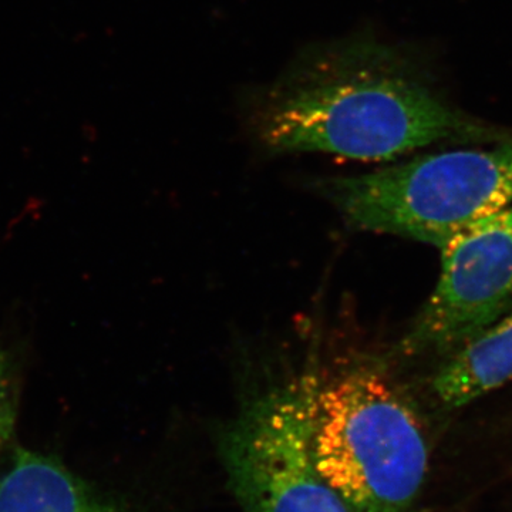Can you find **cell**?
<instances>
[{"mask_svg": "<svg viewBox=\"0 0 512 512\" xmlns=\"http://www.w3.org/2000/svg\"><path fill=\"white\" fill-rule=\"evenodd\" d=\"M261 130L272 150L360 161L491 138L419 84L362 63L323 67L289 83L266 104Z\"/></svg>", "mask_w": 512, "mask_h": 512, "instance_id": "1", "label": "cell"}, {"mask_svg": "<svg viewBox=\"0 0 512 512\" xmlns=\"http://www.w3.org/2000/svg\"><path fill=\"white\" fill-rule=\"evenodd\" d=\"M306 379L313 461L349 512H417L429 447L399 390L376 366Z\"/></svg>", "mask_w": 512, "mask_h": 512, "instance_id": "2", "label": "cell"}, {"mask_svg": "<svg viewBox=\"0 0 512 512\" xmlns=\"http://www.w3.org/2000/svg\"><path fill=\"white\" fill-rule=\"evenodd\" d=\"M325 192L353 227L443 249L471 225L511 207L512 140L333 178Z\"/></svg>", "mask_w": 512, "mask_h": 512, "instance_id": "3", "label": "cell"}, {"mask_svg": "<svg viewBox=\"0 0 512 512\" xmlns=\"http://www.w3.org/2000/svg\"><path fill=\"white\" fill-rule=\"evenodd\" d=\"M220 450L244 512H349L313 461L306 373L252 400Z\"/></svg>", "mask_w": 512, "mask_h": 512, "instance_id": "4", "label": "cell"}, {"mask_svg": "<svg viewBox=\"0 0 512 512\" xmlns=\"http://www.w3.org/2000/svg\"><path fill=\"white\" fill-rule=\"evenodd\" d=\"M440 252L439 281L400 342L403 355L457 352L512 308V205Z\"/></svg>", "mask_w": 512, "mask_h": 512, "instance_id": "5", "label": "cell"}, {"mask_svg": "<svg viewBox=\"0 0 512 512\" xmlns=\"http://www.w3.org/2000/svg\"><path fill=\"white\" fill-rule=\"evenodd\" d=\"M0 512H124L46 454L16 448L0 468Z\"/></svg>", "mask_w": 512, "mask_h": 512, "instance_id": "6", "label": "cell"}, {"mask_svg": "<svg viewBox=\"0 0 512 512\" xmlns=\"http://www.w3.org/2000/svg\"><path fill=\"white\" fill-rule=\"evenodd\" d=\"M512 380V309L478 338L448 356L433 380L447 407L466 406Z\"/></svg>", "mask_w": 512, "mask_h": 512, "instance_id": "7", "label": "cell"}, {"mask_svg": "<svg viewBox=\"0 0 512 512\" xmlns=\"http://www.w3.org/2000/svg\"><path fill=\"white\" fill-rule=\"evenodd\" d=\"M18 421V392L8 355L0 350V454L15 434Z\"/></svg>", "mask_w": 512, "mask_h": 512, "instance_id": "8", "label": "cell"}]
</instances>
